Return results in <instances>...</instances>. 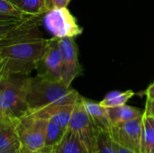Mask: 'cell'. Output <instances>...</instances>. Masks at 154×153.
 <instances>
[{
  "label": "cell",
  "instance_id": "obj_1",
  "mask_svg": "<svg viewBox=\"0 0 154 153\" xmlns=\"http://www.w3.org/2000/svg\"><path fill=\"white\" fill-rule=\"evenodd\" d=\"M42 17L26 18L0 40V78L30 74L38 65L49 39L39 31Z\"/></svg>",
  "mask_w": 154,
  "mask_h": 153
},
{
  "label": "cell",
  "instance_id": "obj_2",
  "mask_svg": "<svg viewBox=\"0 0 154 153\" xmlns=\"http://www.w3.org/2000/svg\"><path fill=\"white\" fill-rule=\"evenodd\" d=\"M80 97L79 92L67 87L61 80L48 78L41 74L30 79L27 103L30 112L34 113L53 106L75 104Z\"/></svg>",
  "mask_w": 154,
  "mask_h": 153
},
{
  "label": "cell",
  "instance_id": "obj_3",
  "mask_svg": "<svg viewBox=\"0 0 154 153\" xmlns=\"http://www.w3.org/2000/svg\"><path fill=\"white\" fill-rule=\"evenodd\" d=\"M30 76L0 78V117L20 120L29 114L27 94Z\"/></svg>",
  "mask_w": 154,
  "mask_h": 153
},
{
  "label": "cell",
  "instance_id": "obj_4",
  "mask_svg": "<svg viewBox=\"0 0 154 153\" xmlns=\"http://www.w3.org/2000/svg\"><path fill=\"white\" fill-rule=\"evenodd\" d=\"M48 119L29 113L21 118L16 131L21 148L25 151H39L45 147Z\"/></svg>",
  "mask_w": 154,
  "mask_h": 153
},
{
  "label": "cell",
  "instance_id": "obj_5",
  "mask_svg": "<svg viewBox=\"0 0 154 153\" xmlns=\"http://www.w3.org/2000/svg\"><path fill=\"white\" fill-rule=\"evenodd\" d=\"M45 28L58 39H75L83 32V28L78 23L75 16L68 9V6L53 7L42 16Z\"/></svg>",
  "mask_w": 154,
  "mask_h": 153
},
{
  "label": "cell",
  "instance_id": "obj_6",
  "mask_svg": "<svg viewBox=\"0 0 154 153\" xmlns=\"http://www.w3.org/2000/svg\"><path fill=\"white\" fill-rule=\"evenodd\" d=\"M68 128L79 135V137L86 145L88 152L95 153L97 131L85 109L81 96L74 105Z\"/></svg>",
  "mask_w": 154,
  "mask_h": 153
},
{
  "label": "cell",
  "instance_id": "obj_7",
  "mask_svg": "<svg viewBox=\"0 0 154 153\" xmlns=\"http://www.w3.org/2000/svg\"><path fill=\"white\" fill-rule=\"evenodd\" d=\"M61 51V81L71 87L76 78L82 74V68L79 61V48L73 38L59 39Z\"/></svg>",
  "mask_w": 154,
  "mask_h": 153
},
{
  "label": "cell",
  "instance_id": "obj_8",
  "mask_svg": "<svg viewBox=\"0 0 154 153\" xmlns=\"http://www.w3.org/2000/svg\"><path fill=\"white\" fill-rule=\"evenodd\" d=\"M143 116L128 122L113 124L109 132L112 140L124 147L140 153Z\"/></svg>",
  "mask_w": 154,
  "mask_h": 153
},
{
  "label": "cell",
  "instance_id": "obj_9",
  "mask_svg": "<svg viewBox=\"0 0 154 153\" xmlns=\"http://www.w3.org/2000/svg\"><path fill=\"white\" fill-rule=\"evenodd\" d=\"M40 66L42 67V71L38 74L51 79L61 80V51L58 38H49L38 68Z\"/></svg>",
  "mask_w": 154,
  "mask_h": 153
},
{
  "label": "cell",
  "instance_id": "obj_10",
  "mask_svg": "<svg viewBox=\"0 0 154 153\" xmlns=\"http://www.w3.org/2000/svg\"><path fill=\"white\" fill-rule=\"evenodd\" d=\"M82 101H83L85 109L88 112L97 131L109 133L112 124H111L106 108L102 106L99 103L87 99L83 96H82Z\"/></svg>",
  "mask_w": 154,
  "mask_h": 153
},
{
  "label": "cell",
  "instance_id": "obj_11",
  "mask_svg": "<svg viewBox=\"0 0 154 153\" xmlns=\"http://www.w3.org/2000/svg\"><path fill=\"white\" fill-rule=\"evenodd\" d=\"M19 120L0 117V150L21 148L17 135V124Z\"/></svg>",
  "mask_w": 154,
  "mask_h": 153
},
{
  "label": "cell",
  "instance_id": "obj_12",
  "mask_svg": "<svg viewBox=\"0 0 154 153\" xmlns=\"http://www.w3.org/2000/svg\"><path fill=\"white\" fill-rule=\"evenodd\" d=\"M55 149L56 153H89L79 135L69 128Z\"/></svg>",
  "mask_w": 154,
  "mask_h": 153
},
{
  "label": "cell",
  "instance_id": "obj_13",
  "mask_svg": "<svg viewBox=\"0 0 154 153\" xmlns=\"http://www.w3.org/2000/svg\"><path fill=\"white\" fill-rule=\"evenodd\" d=\"M106 111L112 125L120 123L128 122L142 117L143 115V111H142L139 108L127 106L126 104L116 107L106 108Z\"/></svg>",
  "mask_w": 154,
  "mask_h": 153
},
{
  "label": "cell",
  "instance_id": "obj_14",
  "mask_svg": "<svg viewBox=\"0 0 154 153\" xmlns=\"http://www.w3.org/2000/svg\"><path fill=\"white\" fill-rule=\"evenodd\" d=\"M16 5L23 18L42 17L49 11L47 0H20Z\"/></svg>",
  "mask_w": 154,
  "mask_h": 153
},
{
  "label": "cell",
  "instance_id": "obj_15",
  "mask_svg": "<svg viewBox=\"0 0 154 153\" xmlns=\"http://www.w3.org/2000/svg\"><path fill=\"white\" fill-rule=\"evenodd\" d=\"M140 153H154V118L143 116Z\"/></svg>",
  "mask_w": 154,
  "mask_h": 153
},
{
  "label": "cell",
  "instance_id": "obj_16",
  "mask_svg": "<svg viewBox=\"0 0 154 153\" xmlns=\"http://www.w3.org/2000/svg\"><path fill=\"white\" fill-rule=\"evenodd\" d=\"M66 131L67 130L61 127L56 121L48 118L45 136V147L51 149L56 147L60 142Z\"/></svg>",
  "mask_w": 154,
  "mask_h": 153
},
{
  "label": "cell",
  "instance_id": "obj_17",
  "mask_svg": "<svg viewBox=\"0 0 154 153\" xmlns=\"http://www.w3.org/2000/svg\"><path fill=\"white\" fill-rule=\"evenodd\" d=\"M134 95L135 93L133 90H126L124 92L112 91L108 93L104 97V99L99 102V104L106 108L123 106V105H125Z\"/></svg>",
  "mask_w": 154,
  "mask_h": 153
},
{
  "label": "cell",
  "instance_id": "obj_18",
  "mask_svg": "<svg viewBox=\"0 0 154 153\" xmlns=\"http://www.w3.org/2000/svg\"><path fill=\"white\" fill-rule=\"evenodd\" d=\"M18 6L9 0H0V20H23Z\"/></svg>",
  "mask_w": 154,
  "mask_h": 153
},
{
  "label": "cell",
  "instance_id": "obj_19",
  "mask_svg": "<svg viewBox=\"0 0 154 153\" xmlns=\"http://www.w3.org/2000/svg\"><path fill=\"white\" fill-rule=\"evenodd\" d=\"M95 153H116L113 145V140L109 133L97 131Z\"/></svg>",
  "mask_w": 154,
  "mask_h": 153
},
{
  "label": "cell",
  "instance_id": "obj_20",
  "mask_svg": "<svg viewBox=\"0 0 154 153\" xmlns=\"http://www.w3.org/2000/svg\"><path fill=\"white\" fill-rule=\"evenodd\" d=\"M23 20H0V40L16 28Z\"/></svg>",
  "mask_w": 154,
  "mask_h": 153
},
{
  "label": "cell",
  "instance_id": "obj_21",
  "mask_svg": "<svg viewBox=\"0 0 154 153\" xmlns=\"http://www.w3.org/2000/svg\"><path fill=\"white\" fill-rule=\"evenodd\" d=\"M71 0H47L49 10L58 6H68Z\"/></svg>",
  "mask_w": 154,
  "mask_h": 153
},
{
  "label": "cell",
  "instance_id": "obj_22",
  "mask_svg": "<svg viewBox=\"0 0 154 153\" xmlns=\"http://www.w3.org/2000/svg\"><path fill=\"white\" fill-rule=\"evenodd\" d=\"M143 115L154 118V99L146 100V105H145V109L143 111Z\"/></svg>",
  "mask_w": 154,
  "mask_h": 153
},
{
  "label": "cell",
  "instance_id": "obj_23",
  "mask_svg": "<svg viewBox=\"0 0 154 153\" xmlns=\"http://www.w3.org/2000/svg\"><path fill=\"white\" fill-rule=\"evenodd\" d=\"M113 145H114V149H115L116 153H137L126 147H124V146L115 142L114 141H113Z\"/></svg>",
  "mask_w": 154,
  "mask_h": 153
},
{
  "label": "cell",
  "instance_id": "obj_24",
  "mask_svg": "<svg viewBox=\"0 0 154 153\" xmlns=\"http://www.w3.org/2000/svg\"><path fill=\"white\" fill-rule=\"evenodd\" d=\"M146 100H152L154 99V82H152L145 90Z\"/></svg>",
  "mask_w": 154,
  "mask_h": 153
},
{
  "label": "cell",
  "instance_id": "obj_25",
  "mask_svg": "<svg viewBox=\"0 0 154 153\" xmlns=\"http://www.w3.org/2000/svg\"><path fill=\"white\" fill-rule=\"evenodd\" d=\"M55 148V147H54ZM53 149V148H52ZM51 148H47V147H44L43 149L42 150H39V151H25V150H23L21 148V153H51L52 151Z\"/></svg>",
  "mask_w": 154,
  "mask_h": 153
},
{
  "label": "cell",
  "instance_id": "obj_26",
  "mask_svg": "<svg viewBox=\"0 0 154 153\" xmlns=\"http://www.w3.org/2000/svg\"><path fill=\"white\" fill-rule=\"evenodd\" d=\"M0 153H21V148H13L9 150H0Z\"/></svg>",
  "mask_w": 154,
  "mask_h": 153
},
{
  "label": "cell",
  "instance_id": "obj_27",
  "mask_svg": "<svg viewBox=\"0 0 154 153\" xmlns=\"http://www.w3.org/2000/svg\"><path fill=\"white\" fill-rule=\"evenodd\" d=\"M9 1H11L12 3H14V4L17 5V4H18V2H19L20 0H9Z\"/></svg>",
  "mask_w": 154,
  "mask_h": 153
},
{
  "label": "cell",
  "instance_id": "obj_28",
  "mask_svg": "<svg viewBox=\"0 0 154 153\" xmlns=\"http://www.w3.org/2000/svg\"><path fill=\"white\" fill-rule=\"evenodd\" d=\"M55 148H56V147H55ZM55 148L52 149V151H51V153H56V149H55Z\"/></svg>",
  "mask_w": 154,
  "mask_h": 153
}]
</instances>
